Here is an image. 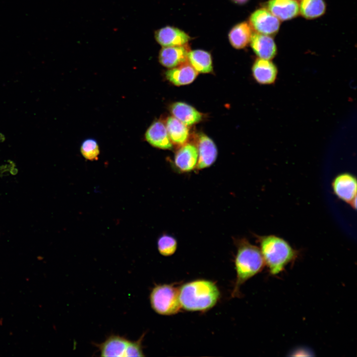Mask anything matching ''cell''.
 I'll return each instance as SVG.
<instances>
[{
	"label": "cell",
	"instance_id": "obj_5",
	"mask_svg": "<svg viewBox=\"0 0 357 357\" xmlns=\"http://www.w3.org/2000/svg\"><path fill=\"white\" fill-rule=\"evenodd\" d=\"M332 187L339 199L356 208L357 179L354 175L348 173L337 175L332 182Z\"/></svg>",
	"mask_w": 357,
	"mask_h": 357
},
{
	"label": "cell",
	"instance_id": "obj_14",
	"mask_svg": "<svg viewBox=\"0 0 357 357\" xmlns=\"http://www.w3.org/2000/svg\"><path fill=\"white\" fill-rule=\"evenodd\" d=\"M188 53L183 46L163 47L159 52V60L164 66L174 68L187 61Z\"/></svg>",
	"mask_w": 357,
	"mask_h": 357
},
{
	"label": "cell",
	"instance_id": "obj_3",
	"mask_svg": "<svg viewBox=\"0 0 357 357\" xmlns=\"http://www.w3.org/2000/svg\"><path fill=\"white\" fill-rule=\"evenodd\" d=\"M179 297L181 308L190 311H204L216 305L220 291L213 282L197 279L179 288Z\"/></svg>",
	"mask_w": 357,
	"mask_h": 357
},
{
	"label": "cell",
	"instance_id": "obj_13",
	"mask_svg": "<svg viewBox=\"0 0 357 357\" xmlns=\"http://www.w3.org/2000/svg\"><path fill=\"white\" fill-rule=\"evenodd\" d=\"M250 46L260 59L271 60L277 53V47L273 38L268 35L258 32L252 33Z\"/></svg>",
	"mask_w": 357,
	"mask_h": 357
},
{
	"label": "cell",
	"instance_id": "obj_16",
	"mask_svg": "<svg viewBox=\"0 0 357 357\" xmlns=\"http://www.w3.org/2000/svg\"><path fill=\"white\" fill-rule=\"evenodd\" d=\"M268 10L279 20H287L299 13V3L296 0H270Z\"/></svg>",
	"mask_w": 357,
	"mask_h": 357
},
{
	"label": "cell",
	"instance_id": "obj_1",
	"mask_svg": "<svg viewBox=\"0 0 357 357\" xmlns=\"http://www.w3.org/2000/svg\"><path fill=\"white\" fill-rule=\"evenodd\" d=\"M265 265L269 273L277 275L295 261L299 251L285 239L274 235L256 236Z\"/></svg>",
	"mask_w": 357,
	"mask_h": 357
},
{
	"label": "cell",
	"instance_id": "obj_15",
	"mask_svg": "<svg viewBox=\"0 0 357 357\" xmlns=\"http://www.w3.org/2000/svg\"><path fill=\"white\" fill-rule=\"evenodd\" d=\"M197 75L198 72L187 61L175 67L170 68L165 73L167 80L178 86L191 83Z\"/></svg>",
	"mask_w": 357,
	"mask_h": 357
},
{
	"label": "cell",
	"instance_id": "obj_7",
	"mask_svg": "<svg viewBox=\"0 0 357 357\" xmlns=\"http://www.w3.org/2000/svg\"><path fill=\"white\" fill-rule=\"evenodd\" d=\"M198 162L196 169L202 170L211 166L216 161L218 156L217 146L208 136L201 133L197 139Z\"/></svg>",
	"mask_w": 357,
	"mask_h": 357
},
{
	"label": "cell",
	"instance_id": "obj_24",
	"mask_svg": "<svg viewBox=\"0 0 357 357\" xmlns=\"http://www.w3.org/2000/svg\"><path fill=\"white\" fill-rule=\"evenodd\" d=\"M234 0L237 3H242L246 2V1H247V0Z\"/></svg>",
	"mask_w": 357,
	"mask_h": 357
},
{
	"label": "cell",
	"instance_id": "obj_17",
	"mask_svg": "<svg viewBox=\"0 0 357 357\" xmlns=\"http://www.w3.org/2000/svg\"><path fill=\"white\" fill-rule=\"evenodd\" d=\"M170 111L173 116L187 126L199 122L202 114L190 105L178 102L171 105Z\"/></svg>",
	"mask_w": 357,
	"mask_h": 357
},
{
	"label": "cell",
	"instance_id": "obj_23",
	"mask_svg": "<svg viewBox=\"0 0 357 357\" xmlns=\"http://www.w3.org/2000/svg\"><path fill=\"white\" fill-rule=\"evenodd\" d=\"M80 152L85 159L90 161L97 160L100 150L97 141L92 138L85 139L81 145Z\"/></svg>",
	"mask_w": 357,
	"mask_h": 357
},
{
	"label": "cell",
	"instance_id": "obj_19",
	"mask_svg": "<svg viewBox=\"0 0 357 357\" xmlns=\"http://www.w3.org/2000/svg\"><path fill=\"white\" fill-rule=\"evenodd\" d=\"M252 34L249 23L242 22L235 25L229 34V39L232 46L237 49L246 47L250 42Z\"/></svg>",
	"mask_w": 357,
	"mask_h": 357
},
{
	"label": "cell",
	"instance_id": "obj_4",
	"mask_svg": "<svg viewBox=\"0 0 357 357\" xmlns=\"http://www.w3.org/2000/svg\"><path fill=\"white\" fill-rule=\"evenodd\" d=\"M152 308L162 315L178 313L181 308L179 288L171 284H159L154 286L149 296Z\"/></svg>",
	"mask_w": 357,
	"mask_h": 357
},
{
	"label": "cell",
	"instance_id": "obj_12",
	"mask_svg": "<svg viewBox=\"0 0 357 357\" xmlns=\"http://www.w3.org/2000/svg\"><path fill=\"white\" fill-rule=\"evenodd\" d=\"M155 38L164 47L183 46L190 40L186 33L172 26H166L158 29L155 32Z\"/></svg>",
	"mask_w": 357,
	"mask_h": 357
},
{
	"label": "cell",
	"instance_id": "obj_10",
	"mask_svg": "<svg viewBox=\"0 0 357 357\" xmlns=\"http://www.w3.org/2000/svg\"><path fill=\"white\" fill-rule=\"evenodd\" d=\"M145 137L146 141L154 147L164 150L173 148L166 125L161 121L153 122L147 129Z\"/></svg>",
	"mask_w": 357,
	"mask_h": 357
},
{
	"label": "cell",
	"instance_id": "obj_11",
	"mask_svg": "<svg viewBox=\"0 0 357 357\" xmlns=\"http://www.w3.org/2000/svg\"><path fill=\"white\" fill-rule=\"evenodd\" d=\"M252 75L255 80L262 85L275 83L278 75L276 65L270 60L257 59L252 67Z\"/></svg>",
	"mask_w": 357,
	"mask_h": 357
},
{
	"label": "cell",
	"instance_id": "obj_20",
	"mask_svg": "<svg viewBox=\"0 0 357 357\" xmlns=\"http://www.w3.org/2000/svg\"><path fill=\"white\" fill-rule=\"evenodd\" d=\"M187 60L198 73H208L213 71L212 57L207 51L195 50L188 52Z\"/></svg>",
	"mask_w": 357,
	"mask_h": 357
},
{
	"label": "cell",
	"instance_id": "obj_18",
	"mask_svg": "<svg viewBox=\"0 0 357 357\" xmlns=\"http://www.w3.org/2000/svg\"><path fill=\"white\" fill-rule=\"evenodd\" d=\"M166 127L173 144L181 146L187 142L189 136L188 126L170 116L167 118Z\"/></svg>",
	"mask_w": 357,
	"mask_h": 357
},
{
	"label": "cell",
	"instance_id": "obj_21",
	"mask_svg": "<svg viewBox=\"0 0 357 357\" xmlns=\"http://www.w3.org/2000/svg\"><path fill=\"white\" fill-rule=\"evenodd\" d=\"M326 9L323 0H300L299 11L307 19L317 18L323 15Z\"/></svg>",
	"mask_w": 357,
	"mask_h": 357
},
{
	"label": "cell",
	"instance_id": "obj_2",
	"mask_svg": "<svg viewBox=\"0 0 357 357\" xmlns=\"http://www.w3.org/2000/svg\"><path fill=\"white\" fill-rule=\"evenodd\" d=\"M237 253L235 259L236 279L232 293L233 298L240 295V287L247 280L262 271L264 261L259 247L242 238L236 241Z\"/></svg>",
	"mask_w": 357,
	"mask_h": 357
},
{
	"label": "cell",
	"instance_id": "obj_22",
	"mask_svg": "<svg viewBox=\"0 0 357 357\" xmlns=\"http://www.w3.org/2000/svg\"><path fill=\"white\" fill-rule=\"evenodd\" d=\"M178 243L173 236L164 234L157 240L158 250L162 255L170 256L173 255L177 250Z\"/></svg>",
	"mask_w": 357,
	"mask_h": 357
},
{
	"label": "cell",
	"instance_id": "obj_9",
	"mask_svg": "<svg viewBox=\"0 0 357 357\" xmlns=\"http://www.w3.org/2000/svg\"><path fill=\"white\" fill-rule=\"evenodd\" d=\"M130 341L119 335H111L96 346L102 357H127Z\"/></svg>",
	"mask_w": 357,
	"mask_h": 357
},
{
	"label": "cell",
	"instance_id": "obj_6",
	"mask_svg": "<svg viewBox=\"0 0 357 357\" xmlns=\"http://www.w3.org/2000/svg\"><path fill=\"white\" fill-rule=\"evenodd\" d=\"M250 23L257 32L268 35L277 32L280 25L279 19L265 8L253 12L250 17Z\"/></svg>",
	"mask_w": 357,
	"mask_h": 357
},
{
	"label": "cell",
	"instance_id": "obj_8",
	"mask_svg": "<svg viewBox=\"0 0 357 357\" xmlns=\"http://www.w3.org/2000/svg\"><path fill=\"white\" fill-rule=\"evenodd\" d=\"M198 158L196 146L192 143H185L181 145L176 152L174 164L180 172H190L196 168Z\"/></svg>",
	"mask_w": 357,
	"mask_h": 357
}]
</instances>
